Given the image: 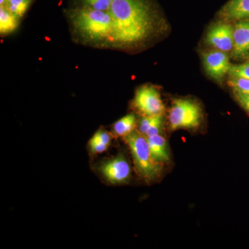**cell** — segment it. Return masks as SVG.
<instances>
[{
	"instance_id": "obj_1",
	"label": "cell",
	"mask_w": 249,
	"mask_h": 249,
	"mask_svg": "<svg viewBox=\"0 0 249 249\" xmlns=\"http://www.w3.org/2000/svg\"><path fill=\"white\" fill-rule=\"evenodd\" d=\"M108 12L112 19L111 40L132 44L145 39L152 28L146 5L141 0H112Z\"/></svg>"
},
{
	"instance_id": "obj_2",
	"label": "cell",
	"mask_w": 249,
	"mask_h": 249,
	"mask_svg": "<svg viewBox=\"0 0 249 249\" xmlns=\"http://www.w3.org/2000/svg\"><path fill=\"white\" fill-rule=\"evenodd\" d=\"M73 25L82 35L91 40H111L112 19L108 11L89 6L75 11L71 16Z\"/></svg>"
},
{
	"instance_id": "obj_3",
	"label": "cell",
	"mask_w": 249,
	"mask_h": 249,
	"mask_svg": "<svg viewBox=\"0 0 249 249\" xmlns=\"http://www.w3.org/2000/svg\"><path fill=\"white\" fill-rule=\"evenodd\" d=\"M124 140L130 149L137 173L147 181L157 179L163 167L152 157L146 137L139 131H133L124 137Z\"/></svg>"
},
{
	"instance_id": "obj_4",
	"label": "cell",
	"mask_w": 249,
	"mask_h": 249,
	"mask_svg": "<svg viewBox=\"0 0 249 249\" xmlns=\"http://www.w3.org/2000/svg\"><path fill=\"white\" fill-rule=\"evenodd\" d=\"M202 119V111L196 101L190 99H175L169 114L171 130L179 129H195L199 127Z\"/></svg>"
},
{
	"instance_id": "obj_5",
	"label": "cell",
	"mask_w": 249,
	"mask_h": 249,
	"mask_svg": "<svg viewBox=\"0 0 249 249\" xmlns=\"http://www.w3.org/2000/svg\"><path fill=\"white\" fill-rule=\"evenodd\" d=\"M134 105L143 116L162 114L165 109L160 92L150 85H145L137 90Z\"/></svg>"
},
{
	"instance_id": "obj_6",
	"label": "cell",
	"mask_w": 249,
	"mask_h": 249,
	"mask_svg": "<svg viewBox=\"0 0 249 249\" xmlns=\"http://www.w3.org/2000/svg\"><path fill=\"white\" fill-rule=\"evenodd\" d=\"M202 58L206 73L218 83H221L225 75L229 73L231 65L226 52L217 49L210 51L203 54Z\"/></svg>"
},
{
	"instance_id": "obj_7",
	"label": "cell",
	"mask_w": 249,
	"mask_h": 249,
	"mask_svg": "<svg viewBox=\"0 0 249 249\" xmlns=\"http://www.w3.org/2000/svg\"><path fill=\"white\" fill-rule=\"evenodd\" d=\"M100 170L107 181L113 184L127 182L132 172L128 160L123 155H119L103 163Z\"/></svg>"
},
{
	"instance_id": "obj_8",
	"label": "cell",
	"mask_w": 249,
	"mask_h": 249,
	"mask_svg": "<svg viewBox=\"0 0 249 249\" xmlns=\"http://www.w3.org/2000/svg\"><path fill=\"white\" fill-rule=\"evenodd\" d=\"M206 42L221 52H232L233 49V27L226 23H219L210 28Z\"/></svg>"
},
{
	"instance_id": "obj_9",
	"label": "cell",
	"mask_w": 249,
	"mask_h": 249,
	"mask_svg": "<svg viewBox=\"0 0 249 249\" xmlns=\"http://www.w3.org/2000/svg\"><path fill=\"white\" fill-rule=\"evenodd\" d=\"M249 53V18L241 19L233 27L232 57L237 59Z\"/></svg>"
},
{
	"instance_id": "obj_10",
	"label": "cell",
	"mask_w": 249,
	"mask_h": 249,
	"mask_svg": "<svg viewBox=\"0 0 249 249\" xmlns=\"http://www.w3.org/2000/svg\"><path fill=\"white\" fill-rule=\"evenodd\" d=\"M225 20H241L249 18V0H230L219 12Z\"/></svg>"
},
{
	"instance_id": "obj_11",
	"label": "cell",
	"mask_w": 249,
	"mask_h": 249,
	"mask_svg": "<svg viewBox=\"0 0 249 249\" xmlns=\"http://www.w3.org/2000/svg\"><path fill=\"white\" fill-rule=\"evenodd\" d=\"M147 139L154 160L162 164L169 161L170 150L166 139L160 134L147 137Z\"/></svg>"
},
{
	"instance_id": "obj_12",
	"label": "cell",
	"mask_w": 249,
	"mask_h": 249,
	"mask_svg": "<svg viewBox=\"0 0 249 249\" xmlns=\"http://www.w3.org/2000/svg\"><path fill=\"white\" fill-rule=\"evenodd\" d=\"M136 127V116L127 114L116 121L114 124V132L119 137H124L133 132Z\"/></svg>"
},
{
	"instance_id": "obj_13",
	"label": "cell",
	"mask_w": 249,
	"mask_h": 249,
	"mask_svg": "<svg viewBox=\"0 0 249 249\" xmlns=\"http://www.w3.org/2000/svg\"><path fill=\"white\" fill-rule=\"evenodd\" d=\"M17 17L15 16L5 5L0 8V31L1 34L11 33L18 25Z\"/></svg>"
},
{
	"instance_id": "obj_14",
	"label": "cell",
	"mask_w": 249,
	"mask_h": 249,
	"mask_svg": "<svg viewBox=\"0 0 249 249\" xmlns=\"http://www.w3.org/2000/svg\"><path fill=\"white\" fill-rule=\"evenodd\" d=\"M30 4V0H8L7 9L17 18L21 17L26 12Z\"/></svg>"
},
{
	"instance_id": "obj_15",
	"label": "cell",
	"mask_w": 249,
	"mask_h": 249,
	"mask_svg": "<svg viewBox=\"0 0 249 249\" xmlns=\"http://www.w3.org/2000/svg\"><path fill=\"white\" fill-rule=\"evenodd\" d=\"M229 85L234 93H249V79L242 77L231 76Z\"/></svg>"
},
{
	"instance_id": "obj_16",
	"label": "cell",
	"mask_w": 249,
	"mask_h": 249,
	"mask_svg": "<svg viewBox=\"0 0 249 249\" xmlns=\"http://www.w3.org/2000/svg\"><path fill=\"white\" fill-rule=\"evenodd\" d=\"M163 116L162 114H158L153 116L151 124L149 126L148 129L145 137H152V136L157 135L160 134L163 129Z\"/></svg>"
},
{
	"instance_id": "obj_17",
	"label": "cell",
	"mask_w": 249,
	"mask_h": 249,
	"mask_svg": "<svg viewBox=\"0 0 249 249\" xmlns=\"http://www.w3.org/2000/svg\"><path fill=\"white\" fill-rule=\"evenodd\" d=\"M229 73L230 76L242 77L249 79V62L242 65H231Z\"/></svg>"
},
{
	"instance_id": "obj_18",
	"label": "cell",
	"mask_w": 249,
	"mask_h": 249,
	"mask_svg": "<svg viewBox=\"0 0 249 249\" xmlns=\"http://www.w3.org/2000/svg\"><path fill=\"white\" fill-rule=\"evenodd\" d=\"M84 1L91 9L109 11L112 0H84Z\"/></svg>"
},
{
	"instance_id": "obj_19",
	"label": "cell",
	"mask_w": 249,
	"mask_h": 249,
	"mask_svg": "<svg viewBox=\"0 0 249 249\" xmlns=\"http://www.w3.org/2000/svg\"><path fill=\"white\" fill-rule=\"evenodd\" d=\"M90 147L93 153H102L106 151L109 145L103 143L101 141L98 140L95 136H93L89 142Z\"/></svg>"
},
{
	"instance_id": "obj_20",
	"label": "cell",
	"mask_w": 249,
	"mask_h": 249,
	"mask_svg": "<svg viewBox=\"0 0 249 249\" xmlns=\"http://www.w3.org/2000/svg\"><path fill=\"white\" fill-rule=\"evenodd\" d=\"M234 95L241 107L249 114V93H234Z\"/></svg>"
},
{
	"instance_id": "obj_21",
	"label": "cell",
	"mask_w": 249,
	"mask_h": 249,
	"mask_svg": "<svg viewBox=\"0 0 249 249\" xmlns=\"http://www.w3.org/2000/svg\"><path fill=\"white\" fill-rule=\"evenodd\" d=\"M93 136H95L98 140L101 141L103 143L109 145L111 142V136L108 132L106 131L99 130Z\"/></svg>"
},
{
	"instance_id": "obj_22",
	"label": "cell",
	"mask_w": 249,
	"mask_h": 249,
	"mask_svg": "<svg viewBox=\"0 0 249 249\" xmlns=\"http://www.w3.org/2000/svg\"><path fill=\"white\" fill-rule=\"evenodd\" d=\"M7 1L8 0H0V4H1V6H2V5L6 4Z\"/></svg>"
}]
</instances>
